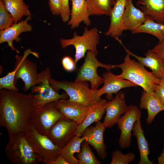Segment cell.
Here are the masks:
<instances>
[{"mask_svg": "<svg viewBox=\"0 0 164 164\" xmlns=\"http://www.w3.org/2000/svg\"><path fill=\"white\" fill-rule=\"evenodd\" d=\"M159 85L164 89V75L160 79Z\"/></svg>", "mask_w": 164, "mask_h": 164, "instance_id": "cell-40", "label": "cell"}, {"mask_svg": "<svg viewBox=\"0 0 164 164\" xmlns=\"http://www.w3.org/2000/svg\"><path fill=\"white\" fill-rule=\"evenodd\" d=\"M136 155L132 152L124 154L119 150L114 151L111 154V164H128L133 161Z\"/></svg>", "mask_w": 164, "mask_h": 164, "instance_id": "cell-31", "label": "cell"}, {"mask_svg": "<svg viewBox=\"0 0 164 164\" xmlns=\"http://www.w3.org/2000/svg\"><path fill=\"white\" fill-rule=\"evenodd\" d=\"M32 53L39 57L37 53L33 52L30 49L26 50L23 56L15 55V62L14 70L12 71L15 75V85L18 79L20 78L24 82L23 90L27 91L33 86L38 84L40 80V74L37 72L36 64L28 60L27 57Z\"/></svg>", "mask_w": 164, "mask_h": 164, "instance_id": "cell-7", "label": "cell"}, {"mask_svg": "<svg viewBox=\"0 0 164 164\" xmlns=\"http://www.w3.org/2000/svg\"><path fill=\"white\" fill-rule=\"evenodd\" d=\"M147 15L133 5L132 0H127L120 24V29L123 31L136 29L146 20Z\"/></svg>", "mask_w": 164, "mask_h": 164, "instance_id": "cell-16", "label": "cell"}, {"mask_svg": "<svg viewBox=\"0 0 164 164\" xmlns=\"http://www.w3.org/2000/svg\"><path fill=\"white\" fill-rule=\"evenodd\" d=\"M39 74V83L31 89L32 94H35L33 95V100L35 108H40L47 103L66 99L68 97L66 93L60 94L51 86L49 79L51 74L49 67H46Z\"/></svg>", "mask_w": 164, "mask_h": 164, "instance_id": "cell-9", "label": "cell"}, {"mask_svg": "<svg viewBox=\"0 0 164 164\" xmlns=\"http://www.w3.org/2000/svg\"><path fill=\"white\" fill-rule=\"evenodd\" d=\"M56 105L65 117L74 121L78 125L85 120L92 107H87L66 99H60L57 101Z\"/></svg>", "mask_w": 164, "mask_h": 164, "instance_id": "cell-15", "label": "cell"}, {"mask_svg": "<svg viewBox=\"0 0 164 164\" xmlns=\"http://www.w3.org/2000/svg\"><path fill=\"white\" fill-rule=\"evenodd\" d=\"M155 53L160 59L164 61V38L151 50H149Z\"/></svg>", "mask_w": 164, "mask_h": 164, "instance_id": "cell-35", "label": "cell"}, {"mask_svg": "<svg viewBox=\"0 0 164 164\" xmlns=\"http://www.w3.org/2000/svg\"><path fill=\"white\" fill-rule=\"evenodd\" d=\"M99 31L97 28L94 27L89 29L87 26L85 27L82 35L79 36L74 32L72 38H61L60 42L63 49L70 45L74 47V61L76 64L79 60L85 56L87 51L93 52L96 56L98 54L97 46L99 43Z\"/></svg>", "mask_w": 164, "mask_h": 164, "instance_id": "cell-5", "label": "cell"}, {"mask_svg": "<svg viewBox=\"0 0 164 164\" xmlns=\"http://www.w3.org/2000/svg\"><path fill=\"white\" fill-rule=\"evenodd\" d=\"M47 164H68L65 159L59 155L55 160L48 162Z\"/></svg>", "mask_w": 164, "mask_h": 164, "instance_id": "cell-38", "label": "cell"}, {"mask_svg": "<svg viewBox=\"0 0 164 164\" xmlns=\"http://www.w3.org/2000/svg\"><path fill=\"white\" fill-rule=\"evenodd\" d=\"M89 144L85 141L82 142L80 151L77 155L78 164H100L101 162L97 159Z\"/></svg>", "mask_w": 164, "mask_h": 164, "instance_id": "cell-30", "label": "cell"}, {"mask_svg": "<svg viewBox=\"0 0 164 164\" xmlns=\"http://www.w3.org/2000/svg\"><path fill=\"white\" fill-rule=\"evenodd\" d=\"M56 101L35 108L31 117L30 124L40 134L48 136L51 128L59 120L64 118L56 106Z\"/></svg>", "mask_w": 164, "mask_h": 164, "instance_id": "cell-8", "label": "cell"}, {"mask_svg": "<svg viewBox=\"0 0 164 164\" xmlns=\"http://www.w3.org/2000/svg\"><path fill=\"white\" fill-rule=\"evenodd\" d=\"M115 0H86L89 15H105L109 16Z\"/></svg>", "mask_w": 164, "mask_h": 164, "instance_id": "cell-29", "label": "cell"}, {"mask_svg": "<svg viewBox=\"0 0 164 164\" xmlns=\"http://www.w3.org/2000/svg\"><path fill=\"white\" fill-rule=\"evenodd\" d=\"M109 101L101 98L92 106V108L85 120L79 124L75 132V135L81 136L84 131L92 124L100 121L106 112V108Z\"/></svg>", "mask_w": 164, "mask_h": 164, "instance_id": "cell-23", "label": "cell"}, {"mask_svg": "<svg viewBox=\"0 0 164 164\" xmlns=\"http://www.w3.org/2000/svg\"><path fill=\"white\" fill-rule=\"evenodd\" d=\"M122 46L127 53L135 57L144 67L149 68L156 78L160 80L164 75V61L155 53L149 50L145 53V56L143 57L133 53L123 45Z\"/></svg>", "mask_w": 164, "mask_h": 164, "instance_id": "cell-22", "label": "cell"}, {"mask_svg": "<svg viewBox=\"0 0 164 164\" xmlns=\"http://www.w3.org/2000/svg\"><path fill=\"white\" fill-rule=\"evenodd\" d=\"M35 108L31 92L0 90V125L6 128L9 136L27 130Z\"/></svg>", "mask_w": 164, "mask_h": 164, "instance_id": "cell-1", "label": "cell"}, {"mask_svg": "<svg viewBox=\"0 0 164 164\" xmlns=\"http://www.w3.org/2000/svg\"><path fill=\"white\" fill-rule=\"evenodd\" d=\"M31 19V16H27L24 20L14 23L12 26L0 31V43L2 44L6 42L12 50L16 51L17 53L19 52L14 47L13 42L15 41L19 42L21 39L19 36L22 33L30 32L32 31V26L28 23V22Z\"/></svg>", "mask_w": 164, "mask_h": 164, "instance_id": "cell-18", "label": "cell"}, {"mask_svg": "<svg viewBox=\"0 0 164 164\" xmlns=\"http://www.w3.org/2000/svg\"><path fill=\"white\" fill-rule=\"evenodd\" d=\"M158 164H164V145L162 152L157 158Z\"/></svg>", "mask_w": 164, "mask_h": 164, "instance_id": "cell-39", "label": "cell"}, {"mask_svg": "<svg viewBox=\"0 0 164 164\" xmlns=\"http://www.w3.org/2000/svg\"><path fill=\"white\" fill-rule=\"evenodd\" d=\"M136 5L155 21L164 24V0H138Z\"/></svg>", "mask_w": 164, "mask_h": 164, "instance_id": "cell-24", "label": "cell"}, {"mask_svg": "<svg viewBox=\"0 0 164 164\" xmlns=\"http://www.w3.org/2000/svg\"><path fill=\"white\" fill-rule=\"evenodd\" d=\"M72 8L70 18L68 22L71 29L78 27L83 22L87 26H89L91 21L89 18L86 0H71Z\"/></svg>", "mask_w": 164, "mask_h": 164, "instance_id": "cell-21", "label": "cell"}, {"mask_svg": "<svg viewBox=\"0 0 164 164\" xmlns=\"http://www.w3.org/2000/svg\"><path fill=\"white\" fill-rule=\"evenodd\" d=\"M96 55L91 51H87L83 64L80 67L75 81H89L91 89L97 90L104 83L103 77L99 76L97 72L98 67L104 68L108 71L116 68L113 65L105 64L100 62Z\"/></svg>", "mask_w": 164, "mask_h": 164, "instance_id": "cell-10", "label": "cell"}, {"mask_svg": "<svg viewBox=\"0 0 164 164\" xmlns=\"http://www.w3.org/2000/svg\"><path fill=\"white\" fill-rule=\"evenodd\" d=\"M62 64L63 69L67 72H72L76 68V64L74 60L69 56H65L63 58Z\"/></svg>", "mask_w": 164, "mask_h": 164, "instance_id": "cell-34", "label": "cell"}, {"mask_svg": "<svg viewBox=\"0 0 164 164\" xmlns=\"http://www.w3.org/2000/svg\"><path fill=\"white\" fill-rule=\"evenodd\" d=\"M69 0H60V16L64 22H68L70 16L71 11L69 5Z\"/></svg>", "mask_w": 164, "mask_h": 164, "instance_id": "cell-33", "label": "cell"}, {"mask_svg": "<svg viewBox=\"0 0 164 164\" xmlns=\"http://www.w3.org/2000/svg\"><path fill=\"white\" fill-rule=\"evenodd\" d=\"M139 107L141 109L147 110L148 116L146 122L148 124L152 123L159 112L164 111V105L156 96L154 91L149 93L143 91Z\"/></svg>", "mask_w": 164, "mask_h": 164, "instance_id": "cell-19", "label": "cell"}, {"mask_svg": "<svg viewBox=\"0 0 164 164\" xmlns=\"http://www.w3.org/2000/svg\"><path fill=\"white\" fill-rule=\"evenodd\" d=\"M5 151L15 164H36L40 162L24 132L9 136Z\"/></svg>", "mask_w": 164, "mask_h": 164, "instance_id": "cell-4", "label": "cell"}, {"mask_svg": "<svg viewBox=\"0 0 164 164\" xmlns=\"http://www.w3.org/2000/svg\"><path fill=\"white\" fill-rule=\"evenodd\" d=\"M142 113L140 109L135 105L128 106L127 110L121 116L117 124L121 131L118 144L121 149L128 148L132 143V132L136 121L141 120Z\"/></svg>", "mask_w": 164, "mask_h": 164, "instance_id": "cell-11", "label": "cell"}, {"mask_svg": "<svg viewBox=\"0 0 164 164\" xmlns=\"http://www.w3.org/2000/svg\"><path fill=\"white\" fill-rule=\"evenodd\" d=\"M132 32L133 34L140 33L149 34L160 41L164 38V24L155 22L150 16L147 15L144 22Z\"/></svg>", "mask_w": 164, "mask_h": 164, "instance_id": "cell-27", "label": "cell"}, {"mask_svg": "<svg viewBox=\"0 0 164 164\" xmlns=\"http://www.w3.org/2000/svg\"><path fill=\"white\" fill-rule=\"evenodd\" d=\"M25 133L40 162L47 164L60 155L61 148L47 136L39 133L31 124Z\"/></svg>", "mask_w": 164, "mask_h": 164, "instance_id": "cell-6", "label": "cell"}, {"mask_svg": "<svg viewBox=\"0 0 164 164\" xmlns=\"http://www.w3.org/2000/svg\"><path fill=\"white\" fill-rule=\"evenodd\" d=\"M15 23L13 17L5 8L4 3L0 0V29H5Z\"/></svg>", "mask_w": 164, "mask_h": 164, "instance_id": "cell-32", "label": "cell"}, {"mask_svg": "<svg viewBox=\"0 0 164 164\" xmlns=\"http://www.w3.org/2000/svg\"><path fill=\"white\" fill-rule=\"evenodd\" d=\"M125 93L119 91L114 98L109 101L106 108V115L103 122L106 128H110L117 123L128 109Z\"/></svg>", "mask_w": 164, "mask_h": 164, "instance_id": "cell-13", "label": "cell"}, {"mask_svg": "<svg viewBox=\"0 0 164 164\" xmlns=\"http://www.w3.org/2000/svg\"><path fill=\"white\" fill-rule=\"evenodd\" d=\"M78 124L65 117L58 121L50 130L48 136L61 149L75 135Z\"/></svg>", "mask_w": 164, "mask_h": 164, "instance_id": "cell-12", "label": "cell"}, {"mask_svg": "<svg viewBox=\"0 0 164 164\" xmlns=\"http://www.w3.org/2000/svg\"><path fill=\"white\" fill-rule=\"evenodd\" d=\"M85 139V136L75 135L61 149L60 155L65 159L68 164H78V159L74 156V154L80 152L82 143Z\"/></svg>", "mask_w": 164, "mask_h": 164, "instance_id": "cell-26", "label": "cell"}, {"mask_svg": "<svg viewBox=\"0 0 164 164\" xmlns=\"http://www.w3.org/2000/svg\"><path fill=\"white\" fill-rule=\"evenodd\" d=\"M5 8L13 17L15 23L19 22L24 16H31L29 6L23 0H2Z\"/></svg>", "mask_w": 164, "mask_h": 164, "instance_id": "cell-28", "label": "cell"}, {"mask_svg": "<svg viewBox=\"0 0 164 164\" xmlns=\"http://www.w3.org/2000/svg\"><path fill=\"white\" fill-rule=\"evenodd\" d=\"M130 56L127 53L123 63L113 65L114 67L121 70L120 76L140 86L147 92L154 91L155 86L159 84L160 80L156 78L152 72L148 71L139 62L131 59Z\"/></svg>", "mask_w": 164, "mask_h": 164, "instance_id": "cell-2", "label": "cell"}, {"mask_svg": "<svg viewBox=\"0 0 164 164\" xmlns=\"http://www.w3.org/2000/svg\"><path fill=\"white\" fill-rule=\"evenodd\" d=\"M51 86L56 91L64 90L69 97V100L91 107L98 102L101 98L98 94V89L93 90L88 86L87 81H68L56 80L49 78Z\"/></svg>", "mask_w": 164, "mask_h": 164, "instance_id": "cell-3", "label": "cell"}, {"mask_svg": "<svg viewBox=\"0 0 164 164\" xmlns=\"http://www.w3.org/2000/svg\"><path fill=\"white\" fill-rule=\"evenodd\" d=\"M127 0H115L111 11L110 23L106 36H110L118 41L122 32L120 29V24L125 9Z\"/></svg>", "mask_w": 164, "mask_h": 164, "instance_id": "cell-20", "label": "cell"}, {"mask_svg": "<svg viewBox=\"0 0 164 164\" xmlns=\"http://www.w3.org/2000/svg\"><path fill=\"white\" fill-rule=\"evenodd\" d=\"M106 128L103 122L98 121L96 122L95 126L87 128L82 135L85 136L84 141L92 146L99 157L102 159H105L107 155V146L104 139Z\"/></svg>", "mask_w": 164, "mask_h": 164, "instance_id": "cell-14", "label": "cell"}, {"mask_svg": "<svg viewBox=\"0 0 164 164\" xmlns=\"http://www.w3.org/2000/svg\"><path fill=\"white\" fill-rule=\"evenodd\" d=\"M132 132L133 135L136 139L140 158L138 164H153V161L150 160L148 157L150 152L149 144L144 135L141 120L135 122Z\"/></svg>", "mask_w": 164, "mask_h": 164, "instance_id": "cell-25", "label": "cell"}, {"mask_svg": "<svg viewBox=\"0 0 164 164\" xmlns=\"http://www.w3.org/2000/svg\"><path fill=\"white\" fill-rule=\"evenodd\" d=\"M50 10L54 15H60V0H49Z\"/></svg>", "mask_w": 164, "mask_h": 164, "instance_id": "cell-36", "label": "cell"}, {"mask_svg": "<svg viewBox=\"0 0 164 164\" xmlns=\"http://www.w3.org/2000/svg\"><path fill=\"white\" fill-rule=\"evenodd\" d=\"M154 92L156 96L164 105V89L160 85H156Z\"/></svg>", "mask_w": 164, "mask_h": 164, "instance_id": "cell-37", "label": "cell"}, {"mask_svg": "<svg viewBox=\"0 0 164 164\" xmlns=\"http://www.w3.org/2000/svg\"><path fill=\"white\" fill-rule=\"evenodd\" d=\"M103 78L104 85L98 89V94L101 97L106 94L108 99H111L113 94H116L123 88L138 86L131 81L124 79L119 75L114 74L110 71L103 74Z\"/></svg>", "mask_w": 164, "mask_h": 164, "instance_id": "cell-17", "label": "cell"}]
</instances>
